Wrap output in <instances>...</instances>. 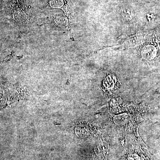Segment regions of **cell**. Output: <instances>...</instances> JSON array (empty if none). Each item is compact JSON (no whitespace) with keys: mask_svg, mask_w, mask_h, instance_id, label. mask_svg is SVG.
<instances>
[{"mask_svg":"<svg viewBox=\"0 0 160 160\" xmlns=\"http://www.w3.org/2000/svg\"><path fill=\"white\" fill-rule=\"evenodd\" d=\"M142 34H136L127 39L120 46L123 48H131L139 45L143 41Z\"/></svg>","mask_w":160,"mask_h":160,"instance_id":"1","label":"cell"}]
</instances>
